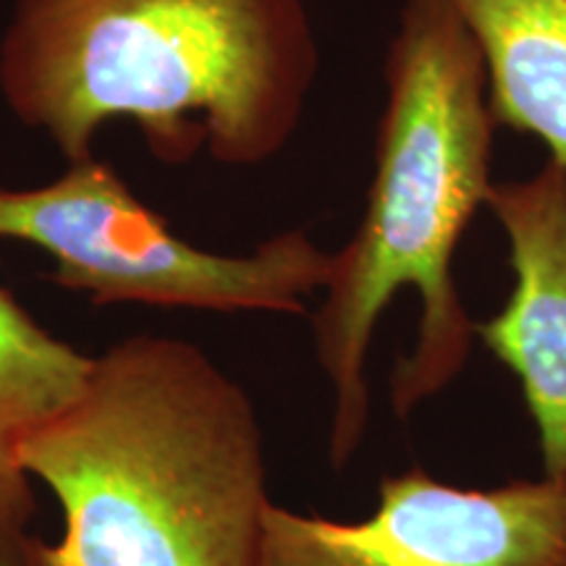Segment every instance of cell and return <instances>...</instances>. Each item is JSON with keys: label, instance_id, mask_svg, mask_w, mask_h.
I'll list each match as a JSON object with an SVG mask.
<instances>
[{"label": "cell", "instance_id": "4", "mask_svg": "<svg viewBox=\"0 0 566 566\" xmlns=\"http://www.w3.org/2000/svg\"><path fill=\"white\" fill-rule=\"evenodd\" d=\"M0 239L45 252L51 279L92 304L221 315H307V300L323 292L334 263V252L300 229L244 254L202 250L95 153L69 160L40 187H0Z\"/></svg>", "mask_w": 566, "mask_h": 566}, {"label": "cell", "instance_id": "5", "mask_svg": "<svg viewBox=\"0 0 566 566\" xmlns=\"http://www.w3.org/2000/svg\"><path fill=\"white\" fill-rule=\"evenodd\" d=\"M260 566H566V480L464 488L409 467L365 520L271 504Z\"/></svg>", "mask_w": 566, "mask_h": 566}, {"label": "cell", "instance_id": "6", "mask_svg": "<svg viewBox=\"0 0 566 566\" xmlns=\"http://www.w3.org/2000/svg\"><path fill=\"white\" fill-rule=\"evenodd\" d=\"M485 208L506 237L514 286L475 336L520 384L543 478L566 480V171L546 160L493 184Z\"/></svg>", "mask_w": 566, "mask_h": 566}, {"label": "cell", "instance_id": "7", "mask_svg": "<svg viewBox=\"0 0 566 566\" xmlns=\"http://www.w3.org/2000/svg\"><path fill=\"white\" fill-rule=\"evenodd\" d=\"M475 42L495 124L533 134L566 171V0H436Z\"/></svg>", "mask_w": 566, "mask_h": 566}, {"label": "cell", "instance_id": "9", "mask_svg": "<svg viewBox=\"0 0 566 566\" xmlns=\"http://www.w3.org/2000/svg\"><path fill=\"white\" fill-rule=\"evenodd\" d=\"M0 566H34L30 554V535L0 530Z\"/></svg>", "mask_w": 566, "mask_h": 566}, {"label": "cell", "instance_id": "2", "mask_svg": "<svg viewBox=\"0 0 566 566\" xmlns=\"http://www.w3.org/2000/svg\"><path fill=\"white\" fill-rule=\"evenodd\" d=\"M17 464L61 509L34 566H260L268 464L252 396L208 352L134 334L90 354Z\"/></svg>", "mask_w": 566, "mask_h": 566}, {"label": "cell", "instance_id": "8", "mask_svg": "<svg viewBox=\"0 0 566 566\" xmlns=\"http://www.w3.org/2000/svg\"><path fill=\"white\" fill-rule=\"evenodd\" d=\"M90 354L48 331L0 286V530L27 533L38 512L32 480L19 470L27 430L66 405L82 386Z\"/></svg>", "mask_w": 566, "mask_h": 566}, {"label": "cell", "instance_id": "1", "mask_svg": "<svg viewBox=\"0 0 566 566\" xmlns=\"http://www.w3.org/2000/svg\"><path fill=\"white\" fill-rule=\"evenodd\" d=\"M386 103L363 221L334 252L313 321L331 386L328 462L344 470L370 422L367 354L401 289L420 300L415 346L396 359L388 401L399 420L443 394L470 363L475 317L454 281V252L491 192L495 118L475 42L446 6L405 0L388 42Z\"/></svg>", "mask_w": 566, "mask_h": 566}, {"label": "cell", "instance_id": "3", "mask_svg": "<svg viewBox=\"0 0 566 566\" xmlns=\"http://www.w3.org/2000/svg\"><path fill=\"white\" fill-rule=\"evenodd\" d=\"M317 71L307 0H13L0 32L6 108L66 163L129 122L166 166H263Z\"/></svg>", "mask_w": 566, "mask_h": 566}]
</instances>
